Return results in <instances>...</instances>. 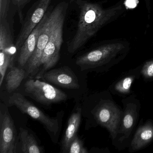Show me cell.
<instances>
[{
    "mask_svg": "<svg viewBox=\"0 0 153 153\" xmlns=\"http://www.w3.org/2000/svg\"><path fill=\"white\" fill-rule=\"evenodd\" d=\"M88 152L87 149L84 147L83 141L77 135L71 143L68 153H88Z\"/></svg>",
    "mask_w": 153,
    "mask_h": 153,
    "instance_id": "obj_21",
    "label": "cell"
},
{
    "mask_svg": "<svg viewBox=\"0 0 153 153\" xmlns=\"http://www.w3.org/2000/svg\"><path fill=\"white\" fill-rule=\"evenodd\" d=\"M9 6V0H0V21L7 19Z\"/></svg>",
    "mask_w": 153,
    "mask_h": 153,
    "instance_id": "obj_23",
    "label": "cell"
},
{
    "mask_svg": "<svg viewBox=\"0 0 153 153\" xmlns=\"http://www.w3.org/2000/svg\"><path fill=\"white\" fill-rule=\"evenodd\" d=\"M123 114L113 146L119 151L128 147L139 119L141 105L135 95H130L122 100Z\"/></svg>",
    "mask_w": 153,
    "mask_h": 153,
    "instance_id": "obj_5",
    "label": "cell"
},
{
    "mask_svg": "<svg viewBox=\"0 0 153 153\" xmlns=\"http://www.w3.org/2000/svg\"><path fill=\"white\" fill-rule=\"evenodd\" d=\"M141 76L140 65L123 73L109 87L108 90L114 95L123 98L133 93L132 84Z\"/></svg>",
    "mask_w": 153,
    "mask_h": 153,
    "instance_id": "obj_12",
    "label": "cell"
},
{
    "mask_svg": "<svg viewBox=\"0 0 153 153\" xmlns=\"http://www.w3.org/2000/svg\"><path fill=\"white\" fill-rule=\"evenodd\" d=\"M146 7L148 11H150V0H146Z\"/></svg>",
    "mask_w": 153,
    "mask_h": 153,
    "instance_id": "obj_24",
    "label": "cell"
},
{
    "mask_svg": "<svg viewBox=\"0 0 153 153\" xmlns=\"http://www.w3.org/2000/svg\"><path fill=\"white\" fill-rule=\"evenodd\" d=\"M17 50L7 19L0 21V51L15 56Z\"/></svg>",
    "mask_w": 153,
    "mask_h": 153,
    "instance_id": "obj_16",
    "label": "cell"
},
{
    "mask_svg": "<svg viewBox=\"0 0 153 153\" xmlns=\"http://www.w3.org/2000/svg\"><path fill=\"white\" fill-rule=\"evenodd\" d=\"M27 96L45 105L66 101L68 96L65 93L50 84L39 79H28L24 85Z\"/></svg>",
    "mask_w": 153,
    "mask_h": 153,
    "instance_id": "obj_7",
    "label": "cell"
},
{
    "mask_svg": "<svg viewBox=\"0 0 153 153\" xmlns=\"http://www.w3.org/2000/svg\"><path fill=\"white\" fill-rule=\"evenodd\" d=\"M26 75V70L20 68L13 67L7 74L6 78V88L11 93L17 89Z\"/></svg>",
    "mask_w": 153,
    "mask_h": 153,
    "instance_id": "obj_18",
    "label": "cell"
},
{
    "mask_svg": "<svg viewBox=\"0 0 153 153\" xmlns=\"http://www.w3.org/2000/svg\"><path fill=\"white\" fill-rule=\"evenodd\" d=\"M17 131L7 107L1 104L0 110V153L16 152Z\"/></svg>",
    "mask_w": 153,
    "mask_h": 153,
    "instance_id": "obj_10",
    "label": "cell"
},
{
    "mask_svg": "<svg viewBox=\"0 0 153 153\" xmlns=\"http://www.w3.org/2000/svg\"><path fill=\"white\" fill-rule=\"evenodd\" d=\"M46 13L47 16L40 33L36 48L25 66L27 76H33L37 74L44 50L51 37L56 14V8L55 7L52 10H49Z\"/></svg>",
    "mask_w": 153,
    "mask_h": 153,
    "instance_id": "obj_9",
    "label": "cell"
},
{
    "mask_svg": "<svg viewBox=\"0 0 153 153\" xmlns=\"http://www.w3.org/2000/svg\"><path fill=\"white\" fill-rule=\"evenodd\" d=\"M40 78L67 89H78L79 88L77 77L68 67L49 70L42 75Z\"/></svg>",
    "mask_w": 153,
    "mask_h": 153,
    "instance_id": "obj_11",
    "label": "cell"
},
{
    "mask_svg": "<svg viewBox=\"0 0 153 153\" xmlns=\"http://www.w3.org/2000/svg\"><path fill=\"white\" fill-rule=\"evenodd\" d=\"M19 137L21 143V152L24 153H43L44 149L37 143L33 134L23 128L19 129Z\"/></svg>",
    "mask_w": 153,
    "mask_h": 153,
    "instance_id": "obj_17",
    "label": "cell"
},
{
    "mask_svg": "<svg viewBox=\"0 0 153 153\" xmlns=\"http://www.w3.org/2000/svg\"><path fill=\"white\" fill-rule=\"evenodd\" d=\"M46 16L47 13H46L41 22L28 36L19 50L17 61L20 67H24L26 66L34 52L40 33L44 25Z\"/></svg>",
    "mask_w": 153,
    "mask_h": 153,
    "instance_id": "obj_14",
    "label": "cell"
},
{
    "mask_svg": "<svg viewBox=\"0 0 153 153\" xmlns=\"http://www.w3.org/2000/svg\"><path fill=\"white\" fill-rule=\"evenodd\" d=\"M153 141V121L151 119L143 122L140 120L131 139L128 150L130 153L137 152L150 145Z\"/></svg>",
    "mask_w": 153,
    "mask_h": 153,
    "instance_id": "obj_13",
    "label": "cell"
},
{
    "mask_svg": "<svg viewBox=\"0 0 153 153\" xmlns=\"http://www.w3.org/2000/svg\"><path fill=\"white\" fill-rule=\"evenodd\" d=\"M81 109L78 107L70 117L61 142L62 153H68L70 145L77 135L81 121Z\"/></svg>",
    "mask_w": 153,
    "mask_h": 153,
    "instance_id": "obj_15",
    "label": "cell"
},
{
    "mask_svg": "<svg viewBox=\"0 0 153 153\" xmlns=\"http://www.w3.org/2000/svg\"><path fill=\"white\" fill-rule=\"evenodd\" d=\"M30 1L31 0H12V4L16 7L17 10H18L20 22H23L24 19L22 10Z\"/></svg>",
    "mask_w": 153,
    "mask_h": 153,
    "instance_id": "obj_22",
    "label": "cell"
},
{
    "mask_svg": "<svg viewBox=\"0 0 153 153\" xmlns=\"http://www.w3.org/2000/svg\"><path fill=\"white\" fill-rule=\"evenodd\" d=\"M140 74L145 82L153 81V59L140 65Z\"/></svg>",
    "mask_w": 153,
    "mask_h": 153,
    "instance_id": "obj_20",
    "label": "cell"
},
{
    "mask_svg": "<svg viewBox=\"0 0 153 153\" xmlns=\"http://www.w3.org/2000/svg\"><path fill=\"white\" fill-rule=\"evenodd\" d=\"M79 9L77 28L73 38L68 44V51L74 53L84 46L101 28L121 10V5L104 9L97 3L77 0Z\"/></svg>",
    "mask_w": 153,
    "mask_h": 153,
    "instance_id": "obj_1",
    "label": "cell"
},
{
    "mask_svg": "<svg viewBox=\"0 0 153 153\" xmlns=\"http://www.w3.org/2000/svg\"><path fill=\"white\" fill-rule=\"evenodd\" d=\"M52 0H37L28 10L16 39V45L19 51L28 36L44 16Z\"/></svg>",
    "mask_w": 153,
    "mask_h": 153,
    "instance_id": "obj_8",
    "label": "cell"
},
{
    "mask_svg": "<svg viewBox=\"0 0 153 153\" xmlns=\"http://www.w3.org/2000/svg\"><path fill=\"white\" fill-rule=\"evenodd\" d=\"M68 5V2L63 1L55 7L56 14L51 37L43 53L36 77L37 79L40 78L45 71L54 67L59 60L63 42V26Z\"/></svg>",
    "mask_w": 153,
    "mask_h": 153,
    "instance_id": "obj_3",
    "label": "cell"
},
{
    "mask_svg": "<svg viewBox=\"0 0 153 153\" xmlns=\"http://www.w3.org/2000/svg\"><path fill=\"white\" fill-rule=\"evenodd\" d=\"M129 51L128 44L111 42L105 44L77 58L76 63L82 71L106 72L125 58Z\"/></svg>",
    "mask_w": 153,
    "mask_h": 153,
    "instance_id": "obj_2",
    "label": "cell"
},
{
    "mask_svg": "<svg viewBox=\"0 0 153 153\" xmlns=\"http://www.w3.org/2000/svg\"><path fill=\"white\" fill-rule=\"evenodd\" d=\"M15 56L10 55L3 51H0V86L4 80L7 70L14 67Z\"/></svg>",
    "mask_w": 153,
    "mask_h": 153,
    "instance_id": "obj_19",
    "label": "cell"
},
{
    "mask_svg": "<svg viewBox=\"0 0 153 153\" xmlns=\"http://www.w3.org/2000/svg\"><path fill=\"white\" fill-rule=\"evenodd\" d=\"M123 112V108L115 102L109 90L97 95L91 111L95 126L99 125L106 129L112 141L117 136Z\"/></svg>",
    "mask_w": 153,
    "mask_h": 153,
    "instance_id": "obj_4",
    "label": "cell"
},
{
    "mask_svg": "<svg viewBox=\"0 0 153 153\" xmlns=\"http://www.w3.org/2000/svg\"><path fill=\"white\" fill-rule=\"evenodd\" d=\"M10 105H15L23 113L41 123L51 137L53 142L58 141L62 127V114L56 118H51L20 93H14L9 98Z\"/></svg>",
    "mask_w": 153,
    "mask_h": 153,
    "instance_id": "obj_6",
    "label": "cell"
}]
</instances>
